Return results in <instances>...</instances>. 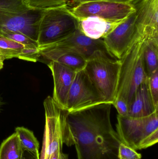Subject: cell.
<instances>
[{
	"label": "cell",
	"mask_w": 158,
	"mask_h": 159,
	"mask_svg": "<svg viewBox=\"0 0 158 159\" xmlns=\"http://www.w3.org/2000/svg\"><path fill=\"white\" fill-rule=\"evenodd\" d=\"M112 105L104 103L65 114L63 143L75 146L78 159H119L121 142L111 124Z\"/></svg>",
	"instance_id": "obj_1"
},
{
	"label": "cell",
	"mask_w": 158,
	"mask_h": 159,
	"mask_svg": "<svg viewBox=\"0 0 158 159\" xmlns=\"http://www.w3.org/2000/svg\"><path fill=\"white\" fill-rule=\"evenodd\" d=\"M150 38L154 39L140 34L119 60L120 70L115 99H124L129 106L136 90L148 80L143 55L145 42Z\"/></svg>",
	"instance_id": "obj_2"
},
{
	"label": "cell",
	"mask_w": 158,
	"mask_h": 159,
	"mask_svg": "<svg viewBox=\"0 0 158 159\" xmlns=\"http://www.w3.org/2000/svg\"><path fill=\"white\" fill-rule=\"evenodd\" d=\"M44 10L30 7L25 0H0V35L20 33L37 42Z\"/></svg>",
	"instance_id": "obj_3"
},
{
	"label": "cell",
	"mask_w": 158,
	"mask_h": 159,
	"mask_svg": "<svg viewBox=\"0 0 158 159\" xmlns=\"http://www.w3.org/2000/svg\"><path fill=\"white\" fill-rule=\"evenodd\" d=\"M84 70L105 102L113 104L120 70L119 60L108 52L98 51L87 60Z\"/></svg>",
	"instance_id": "obj_4"
},
{
	"label": "cell",
	"mask_w": 158,
	"mask_h": 159,
	"mask_svg": "<svg viewBox=\"0 0 158 159\" xmlns=\"http://www.w3.org/2000/svg\"><path fill=\"white\" fill-rule=\"evenodd\" d=\"M79 28V21L66 4L45 9L40 20L39 45L51 43L72 34Z\"/></svg>",
	"instance_id": "obj_5"
},
{
	"label": "cell",
	"mask_w": 158,
	"mask_h": 159,
	"mask_svg": "<svg viewBox=\"0 0 158 159\" xmlns=\"http://www.w3.org/2000/svg\"><path fill=\"white\" fill-rule=\"evenodd\" d=\"M45 122L40 159H50L55 153L62 150V125L66 109L60 107L50 96L44 102Z\"/></svg>",
	"instance_id": "obj_6"
},
{
	"label": "cell",
	"mask_w": 158,
	"mask_h": 159,
	"mask_svg": "<svg viewBox=\"0 0 158 159\" xmlns=\"http://www.w3.org/2000/svg\"><path fill=\"white\" fill-rule=\"evenodd\" d=\"M117 133L122 143L140 149L141 143L153 133L158 130V111L143 117L122 116L118 115Z\"/></svg>",
	"instance_id": "obj_7"
},
{
	"label": "cell",
	"mask_w": 158,
	"mask_h": 159,
	"mask_svg": "<svg viewBox=\"0 0 158 159\" xmlns=\"http://www.w3.org/2000/svg\"><path fill=\"white\" fill-rule=\"evenodd\" d=\"M70 9L79 20L88 17L96 16L115 23L123 22L131 14L135 12L130 4L105 1L80 3Z\"/></svg>",
	"instance_id": "obj_8"
},
{
	"label": "cell",
	"mask_w": 158,
	"mask_h": 159,
	"mask_svg": "<svg viewBox=\"0 0 158 159\" xmlns=\"http://www.w3.org/2000/svg\"><path fill=\"white\" fill-rule=\"evenodd\" d=\"M105 103L84 69L76 72L67 99L66 109L69 112L82 110Z\"/></svg>",
	"instance_id": "obj_9"
},
{
	"label": "cell",
	"mask_w": 158,
	"mask_h": 159,
	"mask_svg": "<svg viewBox=\"0 0 158 159\" xmlns=\"http://www.w3.org/2000/svg\"><path fill=\"white\" fill-rule=\"evenodd\" d=\"M135 12L103 39L107 50L113 57L120 60L140 35L136 24Z\"/></svg>",
	"instance_id": "obj_10"
},
{
	"label": "cell",
	"mask_w": 158,
	"mask_h": 159,
	"mask_svg": "<svg viewBox=\"0 0 158 159\" xmlns=\"http://www.w3.org/2000/svg\"><path fill=\"white\" fill-rule=\"evenodd\" d=\"M42 45L62 51L76 53L82 56L87 60L98 51L109 53L103 39L94 40L89 38L83 33L79 28L75 32L65 38Z\"/></svg>",
	"instance_id": "obj_11"
},
{
	"label": "cell",
	"mask_w": 158,
	"mask_h": 159,
	"mask_svg": "<svg viewBox=\"0 0 158 159\" xmlns=\"http://www.w3.org/2000/svg\"><path fill=\"white\" fill-rule=\"evenodd\" d=\"M138 31L158 38V0H134Z\"/></svg>",
	"instance_id": "obj_12"
},
{
	"label": "cell",
	"mask_w": 158,
	"mask_h": 159,
	"mask_svg": "<svg viewBox=\"0 0 158 159\" xmlns=\"http://www.w3.org/2000/svg\"><path fill=\"white\" fill-rule=\"evenodd\" d=\"M54 82L53 98L62 108L66 109L70 89L76 72L55 61L47 63Z\"/></svg>",
	"instance_id": "obj_13"
},
{
	"label": "cell",
	"mask_w": 158,
	"mask_h": 159,
	"mask_svg": "<svg viewBox=\"0 0 158 159\" xmlns=\"http://www.w3.org/2000/svg\"><path fill=\"white\" fill-rule=\"evenodd\" d=\"M39 48L40 54L39 61H43L46 64L50 61H55L75 72L83 70L86 66L87 59L79 54L50 48L44 45H39Z\"/></svg>",
	"instance_id": "obj_14"
},
{
	"label": "cell",
	"mask_w": 158,
	"mask_h": 159,
	"mask_svg": "<svg viewBox=\"0 0 158 159\" xmlns=\"http://www.w3.org/2000/svg\"><path fill=\"white\" fill-rule=\"evenodd\" d=\"M147 80L136 90L129 106L128 117H143L158 111L151 97Z\"/></svg>",
	"instance_id": "obj_15"
},
{
	"label": "cell",
	"mask_w": 158,
	"mask_h": 159,
	"mask_svg": "<svg viewBox=\"0 0 158 159\" xmlns=\"http://www.w3.org/2000/svg\"><path fill=\"white\" fill-rule=\"evenodd\" d=\"M79 21V29L83 33L94 40L104 39L121 23L109 22L96 16L88 17Z\"/></svg>",
	"instance_id": "obj_16"
},
{
	"label": "cell",
	"mask_w": 158,
	"mask_h": 159,
	"mask_svg": "<svg viewBox=\"0 0 158 159\" xmlns=\"http://www.w3.org/2000/svg\"><path fill=\"white\" fill-rule=\"evenodd\" d=\"M144 65L147 77L158 71V39H147L144 45Z\"/></svg>",
	"instance_id": "obj_17"
},
{
	"label": "cell",
	"mask_w": 158,
	"mask_h": 159,
	"mask_svg": "<svg viewBox=\"0 0 158 159\" xmlns=\"http://www.w3.org/2000/svg\"><path fill=\"white\" fill-rule=\"evenodd\" d=\"M22 150L18 135L14 133L0 146V159H21Z\"/></svg>",
	"instance_id": "obj_18"
},
{
	"label": "cell",
	"mask_w": 158,
	"mask_h": 159,
	"mask_svg": "<svg viewBox=\"0 0 158 159\" xmlns=\"http://www.w3.org/2000/svg\"><path fill=\"white\" fill-rule=\"evenodd\" d=\"M15 133L18 135L22 150L32 152L40 158V144L33 132L21 127L16 128Z\"/></svg>",
	"instance_id": "obj_19"
},
{
	"label": "cell",
	"mask_w": 158,
	"mask_h": 159,
	"mask_svg": "<svg viewBox=\"0 0 158 159\" xmlns=\"http://www.w3.org/2000/svg\"><path fill=\"white\" fill-rule=\"evenodd\" d=\"M25 45L0 35V53L5 60L18 58Z\"/></svg>",
	"instance_id": "obj_20"
},
{
	"label": "cell",
	"mask_w": 158,
	"mask_h": 159,
	"mask_svg": "<svg viewBox=\"0 0 158 159\" xmlns=\"http://www.w3.org/2000/svg\"><path fill=\"white\" fill-rule=\"evenodd\" d=\"M29 7L33 8L45 9L65 5L67 0H25Z\"/></svg>",
	"instance_id": "obj_21"
},
{
	"label": "cell",
	"mask_w": 158,
	"mask_h": 159,
	"mask_svg": "<svg viewBox=\"0 0 158 159\" xmlns=\"http://www.w3.org/2000/svg\"><path fill=\"white\" fill-rule=\"evenodd\" d=\"M40 57L39 44L28 45L24 46L18 58L27 61L36 62Z\"/></svg>",
	"instance_id": "obj_22"
},
{
	"label": "cell",
	"mask_w": 158,
	"mask_h": 159,
	"mask_svg": "<svg viewBox=\"0 0 158 159\" xmlns=\"http://www.w3.org/2000/svg\"><path fill=\"white\" fill-rule=\"evenodd\" d=\"M148 88L155 107L158 109V71L148 78Z\"/></svg>",
	"instance_id": "obj_23"
},
{
	"label": "cell",
	"mask_w": 158,
	"mask_h": 159,
	"mask_svg": "<svg viewBox=\"0 0 158 159\" xmlns=\"http://www.w3.org/2000/svg\"><path fill=\"white\" fill-rule=\"evenodd\" d=\"M142 155L137 153L136 150L124 144H120L118 148V157L119 159H141Z\"/></svg>",
	"instance_id": "obj_24"
},
{
	"label": "cell",
	"mask_w": 158,
	"mask_h": 159,
	"mask_svg": "<svg viewBox=\"0 0 158 159\" xmlns=\"http://www.w3.org/2000/svg\"><path fill=\"white\" fill-rule=\"evenodd\" d=\"M2 36L25 46L38 44L36 41L20 33L8 32Z\"/></svg>",
	"instance_id": "obj_25"
},
{
	"label": "cell",
	"mask_w": 158,
	"mask_h": 159,
	"mask_svg": "<svg viewBox=\"0 0 158 159\" xmlns=\"http://www.w3.org/2000/svg\"><path fill=\"white\" fill-rule=\"evenodd\" d=\"M112 105H114L117 111L118 115L122 116L127 117L129 115V104L124 99H115Z\"/></svg>",
	"instance_id": "obj_26"
},
{
	"label": "cell",
	"mask_w": 158,
	"mask_h": 159,
	"mask_svg": "<svg viewBox=\"0 0 158 159\" xmlns=\"http://www.w3.org/2000/svg\"><path fill=\"white\" fill-rule=\"evenodd\" d=\"M158 130L150 134L146 138L142 143L140 146V149H145L150 147L158 143Z\"/></svg>",
	"instance_id": "obj_27"
},
{
	"label": "cell",
	"mask_w": 158,
	"mask_h": 159,
	"mask_svg": "<svg viewBox=\"0 0 158 159\" xmlns=\"http://www.w3.org/2000/svg\"><path fill=\"white\" fill-rule=\"evenodd\" d=\"M75 3L79 4L85 2H93V1H105L111 2L118 3L130 4L134 0H70Z\"/></svg>",
	"instance_id": "obj_28"
},
{
	"label": "cell",
	"mask_w": 158,
	"mask_h": 159,
	"mask_svg": "<svg viewBox=\"0 0 158 159\" xmlns=\"http://www.w3.org/2000/svg\"><path fill=\"white\" fill-rule=\"evenodd\" d=\"M21 159H40L34 154L27 150H22Z\"/></svg>",
	"instance_id": "obj_29"
},
{
	"label": "cell",
	"mask_w": 158,
	"mask_h": 159,
	"mask_svg": "<svg viewBox=\"0 0 158 159\" xmlns=\"http://www.w3.org/2000/svg\"><path fill=\"white\" fill-rule=\"evenodd\" d=\"M5 60L4 57H3L2 53H0V70L2 69L4 66V61Z\"/></svg>",
	"instance_id": "obj_30"
}]
</instances>
